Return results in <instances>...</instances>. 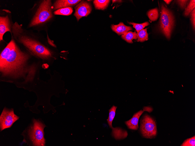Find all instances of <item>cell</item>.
<instances>
[{"mask_svg": "<svg viewBox=\"0 0 195 146\" xmlns=\"http://www.w3.org/2000/svg\"><path fill=\"white\" fill-rule=\"evenodd\" d=\"M73 11V8L71 7H67L60 8L55 11V15H71Z\"/></svg>", "mask_w": 195, "mask_h": 146, "instance_id": "obj_15", "label": "cell"}, {"mask_svg": "<svg viewBox=\"0 0 195 146\" xmlns=\"http://www.w3.org/2000/svg\"><path fill=\"white\" fill-rule=\"evenodd\" d=\"M177 2L180 7L182 8H185L187 3L188 0H177Z\"/></svg>", "mask_w": 195, "mask_h": 146, "instance_id": "obj_22", "label": "cell"}, {"mask_svg": "<svg viewBox=\"0 0 195 146\" xmlns=\"http://www.w3.org/2000/svg\"><path fill=\"white\" fill-rule=\"evenodd\" d=\"M137 34L138 41L143 42L147 40L148 39V35L146 28L141 30L137 33Z\"/></svg>", "mask_w": 195, "mask_h": 146, "instance_id": "obj_16", "label": "cell"}, {"mask_svg": "<svg viewBox=\"0 0 195 146\" xmlns=\"http://www.w3.org/2000/svg\"><path fill=\"white\" fill-rule=\"evenodd\" d=\"M109 1L108 0H95L93 3L96 9L103 10L107 7Z\"/></svg>", "mask_w": 195, "mask_h": 146, "instance_id": "obj_14", "label": "cell"}, {"mask_svg": "<svg viewBox=\"0 0 195 146\" xmlns=\"http://www.w3.org/2000/svg\"><path fill=\"white\" fill-rule=\"evenodd\" d=\"M19 118L14 114L13 109L4 108L0 117L1 131L10 127Z\"/></svg>", "mask_w": 195, "mask_h": 146, "instance_id": "obj_7", "label": "cell"}, {"mask_svg": "<svg viewBox=\"0 0 195 146\" xmlns=\"http://www.w3.org/2000/svg\"><path fill=\"white\" fill-rule=\"evenodd\" d=\"M147 15L152 21L156 20L158 18L159 12L157 8H155L149 10L147 13Z\"/></svg>", "mask_w": 195, "mask_h": 146, "instance_id": "obj_17", "label": "cell"}, {"mask_svg": "<svg viewBox=\"0 0 195 146\" xmlns=\"http://www.w3.org/2000/svg\"><path fill=\"white\" fill-rule=\"evenodd\" d=\"M81 0H60L57 1L53 5L54 10L63 7H69L74 5Z\"/></svg>", "mask_w": 195, "mask_h": 146, "instance_id": "obj_11", "label": "cell"}, {"mask_svg": "<svg viewBox=\"0 0 195 146\" xmlns=\"http://www.w3.org/2000/svg\"><path fill=\"white\" fill-rule=\"evenodd\" d=\"M159 23L161 31L167 38L170 39L174 26V18L171 11L163 5L161 7Z\"/></svg>", "mask_w": 195, "mask_h": 146, "instance_id": "obj_3", "label": "cell"}, {"mask_svg": "<svg viewBox=\"0 0 195 146\" xmlns=\"http://www.w3.org/2000/svg\"><path fill=\"white\" fill-rule=\"evenodd\" d=\"M152 110V108L149 106L144 107L143 110H141L135 113L132 118L129 120L125 122V123L129 129L136 130L138 128V121L141 115L145 111L150 112Z\"/></svg>", "mask_w": 195, "mask_h": 146, "instance_id": "obj_9", "label": "cell"}, {"mask_svg": "<svg viewBox=\"0 0 195 146\" xmlns=\"http://www.w3.org/2000/svg\"><path fill=\"white\" fill-rule=\"evenodd\" d=\"M140 130L145 138H151L155 137L157 131L154 120L147 115H144L141 120Z\"/></svg>", "mask_w": 195, "mask_h": 146, "instance_id": "obj_6", "label": "cell"}, {"mask_svg": "<svg viewBox=\"0 0 195 146\" xmlns=\"http://www.w3.org/2000/svg\"><path fill=\"white\" fill-rule=\"evenodd\" d=\"M51 1L44 0L40 4L29 25L35 26L44 22L53 17L51 8Z\"/></svg>", "mask_w": 195, "mask_h": 146, "instance_id": "obj_4", "label": "cell"}, {"mask_svg": "<svg viewBox=\"0 0 195 146\" xmlns=\"http://www.w3.org/2000/svg\"><path fill=\"white\" fill-rule=\"evenodd\" d=\"M195 9L194 8L191 13V20L194 29H195Z\"/></svg>", "mask_w": 195, "mask_h": 146, "instance_id": "obj_21", "label": "cell"}, {"mask_svg": "<svg viewBox=\"0 0 195 146\" xmlns=\"http://www.w3.org/2000/svg\"><path fill=\"white\" fill-rule=\"evenodd\" d=\"M28 55L22 52L12 40L2 51L0 56V68L4 76L16 78L23 77L27 69L25 65Z\"/></svg>", "mask_w": 195, "mask_h": 146, "instance_id": "obj_1", "label": "cell"}, {"mask_svg": "<svg viewBox=\"0 0 195 146\" xmlns=\"http://www.w3.org/2000/svg\"><path fill=\"white\" fill-rule=\"evenodd\" d=\"M46 126L41 122L35 119L29 130L28 133L30 139L34 146H44L45 139L43 129Z\"/></svg>", "mask_w": 195, "mask_h": 146, "instance_id": "obj_5", "label": "cell"}, {"mask_svg": "<svg viewBox=\"0 0 195 146\" xmlns=\"http://www.w3.org/2000/svg\"><path fill=\"white\" fill-rule=\"evenodd\" d=\"M128 23L133 25V27L135 29L137 33L143 29L145 27L149 24V23L148 22H146L141 24H138L132 22H128Z\"/></svg>", "mask_w": 195, "mask_h": 146, "instance_id": "obj_18", "label": "cell"}, {"mask_svg": "<svg viewBox=\"0 0 195 146\" xmlns=\"http://www.w3.org/2000/svg\"><path fill=\"white\" fill-rule=\"evenodd\" d=\"M164 1L167 4H169L172 1L170 0H164Z\"/></svg>", "mask_w": 195, "mask_h": 146, "instance_id": "obj_23", "label": "cell"}, {"mask_svg": "<svg viewBox=\"0 0 195 146\" xmlns=\"http://www.w3.org/2000/svg\"><path fill=\"white\" fill-rule=\"evenodd\" d=\"M182 146H195V136L187 139L185 140L181 145Z\"/></svg>", "mask_w": 195, "mask_h": 146, "instance_id": "obj_20", "label": "cell"}, {"mask_svg": "<svg viewBox=\"0 0 195 146\" xmlns=\"http://www.w3.org/2000/svg\"><path fill=\"white\" fill-rule=\"evenodd\" d=\"M22 29L20 25L15 22L12 27L13 36L20 43L22 44L34 54L43 59L51 56L50 50L37 41L22 34Z\"/></svg>", "mask_w": 195, "mask_h": 146, "instance_id": "obj_2", "label": "cell"}, {"mask_svg": "<svg viewBox=\"0 0 195 146\" xmlns=\"http://www.w3.org/2000/svg\"><path fill=\"white\" fill-rule=\"evenodd\" d=\"M75 9L74 15L78 21L82 17L86 16L90 13L91 7L89 3L83 1L76 6Z\"/></svg>", "mask_w": 195, "mask_h": 146, "instance_id": "obj_8", "label": "cell"}, {"mask_svg": "<svg viewBox=\"0 0 195 146\" xmlns=\"http://www.w3.org/2000/svg\"><path fill=\"white\" fill-rule=\"evenodd\" d=\"M111 28L114 31L119 35H123L129 31L132 30L131 27L126 26L122 22H120L117 25L112 24Z\"/></svg>", "mask_w": 195, "mask_h": 146, "instance_id": "obj_12", "label": "cell"}, {"mask_svg": "<svg viewBox=\"0 0 195 146\" xmlns=\"http://www.w3.org/2000/svg\"><path fill=\"white\" fill-rule=\"evenodd\" d=\"M9 20L8 16L0 17V41L3 40L4 34L7 31H10Z\"/></svg>", "mask_w": 195, "mask_h": 146, "instance_id": "obj_10", "label": "cell"}, {"mask_svg": "<svg viewBox=\"0 0 195 146\" xmlns=\"http://www.w3.org/2000/svg\"><path fill=\"white\" fill-rule=\"evenodd\" d=\"M195 1L194 0H191L187 7L186 9L184 12V15L187 16L189 13L195 8Z\"/></svg>", "mask_w": 195, "mask_h": 146, "instance_id": "obj_19", "label": "cell"}, {"mask_svg": "<svg viewBox=\"0 0 195 146\" xmlns=\"http://www.w3.org/2000/svg\"><path fill=\"white\" fill-rule=\"evenodd\" d=\"M122 38L129 43H133V40L137 39V33L135 31L133 32L128 31L124 34L122 35Z\"/></svg>", "mask_w": 195, "mask_h": 146, "instance_id": "obj_13", "label": "cell"}]
</instances>
